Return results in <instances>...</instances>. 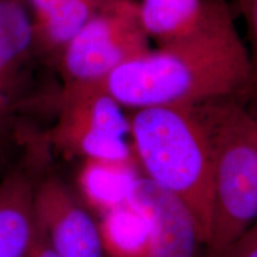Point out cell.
<instances>
[{
	"label": "cell",
	"mask_w": 257,
	"mask_h": 257,
	"mask_svg": "<svg viewBox=\"0 0 257 257\" xmlns=\"http://www.w3.org/2000/svg\"><path fill=\"white\" fill-rule=\"evenodd\" d=\"M101 82L121 107L138 110L230 98L255 81L229 9L213 2L194 30L118 67Z\"/></svg>",
	"instance_id": "obj_1"
},
{
	"label": "cell",
	"mask_w": 257,
	"mask_h": 257,
	"mask_svg": "<svg viewBox=\"0 0 257 257\" xmlns=\"http://www.w3.org/2000/svg\"><path fill=\"white\" fill-rule=\"evenodd\" d=\"M136 162L146 178L178 197L191 211L202 242L210 232L212 152L193 106H156L128 115Z\"/></svg>",
	"instance_id": "obj_2"
},
{
	"label": "cell",
	"mask_w": 257,
	"mask_h": 257,
	"mask_svg": "<svg viewBox=\"0 0 257 257\" xmlns=\"http://www.w3.org/2000/svg\"><path fill=\"white\" fill-rule=\"evenodd\" d=\"M212 152V212L201 257H227L257 221V119L230 98L193 106Z\"/></svg>",
	"instance_id": "obj_3"
},
{
	"label": "cell",
	"mask_w": 257,
	"mask_h": 257,
	"mask_svg": "<svg viewBox=\"0 0 257 257\" xmlns=\"http://www.w3.org/2000/svg\"><path fill=\"white\" fill-rule=\"evenodd\" d=\"M59 114L49 141L66 156L83 160L136 161L128 117L101 81L63 83Z\"/></svg>",
	"instance_id": "obj_4"
},
{
	"label": "cell",
	"mask_w": 257,
	"mask_h": 257,
	"mask_svg": "<svg viewBox=\"0 0 257 257\" xmlns=\"http://www.w3.org/2000/svg\"><path fill=\"white\" fill-rule=\"evenodd\" d=\"M149 50L137 3L105 0L67 44L57 63L64 83L102 81Z\"/></svg>",
	"instance_id": "obj_5"
},
{
	"label": "cell",
	"mask_w": 257,
	"mask_h": 257,
	"mask_svg": "<svg viewBox=\"0 0 257 257\" xmlns=\"http://www.w3.org/2000/svg\"><path fill=\"white\" fill-rule=\"evenodd\" d=\"M34 211L57 257H104L99 221L59 178L35 186Z\"/></svg>",
	"instance_id": "obj_6"
},
{
	"label": "cell",
	"mask_w": 257,
	"mask_h": 257,
	"mask_svg": "<svg viewBox=\"0 0 257 257\" xmlns=\"http://www.w3.org/2000/svg\"><path fill=\"white\" fill-rule=\"evenodd\" d=\"M128 202L142 208L152 223L148 257H201V233L191 211L178 197L140 176Z\"/></svg>",
	"instance_id": "obj_7"
},
{
	"label": "cell",
	"mask_w": 257,
	"mask_h": 257,
	"mask_svg": "<svg viewBox=\"0 0 257 257\" xmlns=\"http://www.w3.org/2000/svg\"><path fill=\"white\" fill-rule=\"evenodd\" d=\"M34 57V29L25 0H0V131L22 102Z\"/></svg>",
	"instance_id": "obj_8"
},
{
	"label": "cell",
	"mask_w": 257,
	"mask_h": 257,
	"mask_svg": "<svg viewBox=\"0 0 257 257\" xmlns=\"http://www.w3.org/2000/svg\"><path fill=\"white\" fill-rule=\"evenodd\" d=\"M105 0H25L35 36L36 56L59 61L70 40Z\"/></svg>",
	"instance_id": "obj_9"
},
{
	"label": "cell",
	"mask_w": 257,
	"mask_h": 257,
	"mask_svg": "<svg viewBox=\"0 0 257 257\" xmlns=\"http://www.w3.org/2000/svg\"><path fill=\"white\" fill-rule=\"evenodd\" d=\"M35 185L27 169L16 168L0 182V257H29L37 233Z\"/></svg>",
	"instance_id": "obj_10"
},
{
	"label": "cell",
	"mask_w": 257,
	"mask_h": 257,
	"mask_svg": "<svg viewBox=\"0 0 257 257\" xmlns=\"http://www.w3.org/2000/svg\"><path fill=\"white\" fill-rule=\"evenodd\" d=\"M135 162L83 160L76 175L80 200L99 217L126 205L140 178Z\"/></svg>",
	"instance_id": "obj_11"
},
{
	"label": "cell",
	"mask_w": 257,
	"mask_h": 257,
	"mask_svg": "<svg viewBox=\"0 0 257 257\" xmlns=\"http://www.w3.org/2000/svg\"><path fill=\"white\" fill-rule=\"evenodd\" d=\"M98 221L104 257L149 256L152 223L142 208L127 202Z\"/></svg>",
	"instance_id": "obj_12"
},
{
	"label": "cell",
	"mask_w": 257,
	"mask_h": 257,
	"mask_svg": "<svg viewBox=\"0 0 257 257\" xmlns=\"http://www.w3.org/2000/svg\"><path fill=\"white\" fill-rule=\"evenodd\" d=\"M205 6L201 0H142L138 10L148 37L166 44L194 30Z\"/></svg>",
	"instance_id": "obj_13"
},
{
	"label": "cell",
	"mask_w": 257,
	"mask_h": 257,
	"mask_svg": "<svg viewBox=\"0 0 257 257\" xmlns=\"http://www.w3.org/2000/svg\"><path fill=\"white\" fill-rule=\"evenodd\" d=\"M239 4L248 25L252 48V56H250V59H251L253 81H257V0H239Z\"/></svg>",
	"instance_id": "obj_14"
},
{
	"label": "cell",
	"mask_w": 257,
	"mask_h": 257,
	"mask_svg": "<svg viewBox=\"0 0 257 257\" xmlns=\"http://www.w3.org/2000/svg\"><path fill=\"white\" fill-rule=\"evenodd\" d=\"M227 257H257V221L234 244Z\"/></svg>",
	"instance_id": "obj_15"
},
{
	"label": "cell",
	"mask_w": 257,
	"mask_h": 257,
	"mask_svg": "<svg viewBox=\"0 0 257 257\" xmlns=\"http://www.w3.org/2000/svg\"><path fill=\"white\" fill-rule=\"evenodd\" d=\"M29 257H57L55 253H54L53 250H51L49 244H48L46 237H44V234L40 229V226H38V224L36 238H35L34 246H32V250Z\"/></svg>",
	"instance_id": "obj_16"
}]
</instances>
